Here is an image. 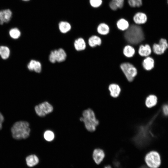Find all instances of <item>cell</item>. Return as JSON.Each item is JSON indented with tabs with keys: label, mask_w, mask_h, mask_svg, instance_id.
Instances as JSON below:
<instances>
[{
	"label": "cell",
	"mask_w": 168,
	"mask_h": 168,
	"mask_svg": "<svg viewBox=\"0 0 168 168\" xmlns=\"http://www.w3.org/2000/svg\"><path fill=\"white\" fill-rule=\"evenodd\" d=\"M128 2L132 7H139L142 5V0H128Z\"/></svg>",
	"instance_id": "28"
},
{
	"label": "cell",
	"mask_w": 168,
	"mask_h": 168,
	"mask_svg": "<svg viewBox=\"0 0 168 168\" xmlns=\"http://www.w3.org/2000/svg\"><path fill=\"white\" fill-rule=\"evenodd\" d=\"M108 90L110 92V96L113 98L118 97L119 96L121 91L119 86L115 83L110 84L108 87Z\"/></svg>",
	"instance_id": "11"
},
{
	"label": "cell",
	"mask_w": 168,
	"mask_h": 168,
	"mask_svg": "<svg viewBox=\"0 0 168 168\" xmlns=\"http://www.w3.org/2000/svg\"><path fill=\"white\" fill-rule=\"evenodd\" d=\"M74 45L75 49L77 51L84 50L86 48V42L82 38H79L76 40Z\"/></svg>",
	"instance_id": "19"
},
{
	"label": "cell",
	"mask_w": 168,
	"mask_h": 168,
	"mask_svg": "<svg viewBox=\"0 0 168 168\" xmlns=\"http://www.w3.org/2000/svg\"><path fill=\"white\" fill-rule=\"evenodd\" d=\"M157 115L154 117L153 119L148 124L145 125L141 126L139 128V130L134 136L133 140L138 146H142L147 143L151 138L153 136L151 131V126Z\"/></svg>",
	"instance_id": "1"
},
{
	"label": "cell",
	"mask_w": 168,
	"mask_h": 168,
	"mask_svg": "<svg viewBox=\"0 0 168 168\" xmlns=\"http://www.w3.org/2000/svg\"><path fill=\"white\" fill-rule=\"evenodd\" d=\"M157 97L154 95H149L145 100V104L147 107L151 108L154 106L157 103Z\"/></svg>",
	"instance_id": "17"
},
{
	"label": "cell",
	"mask_w": 168,
	"mask_h": 168,
	"mask_svg": "<svg viewBox=\"0 0 168 168\" xmlns=\"http://www.w3.org/2000/svg\"><path fill=\"white\" fill-rule=\"evenodd\" d=\"M140 168H150L148 166L147 167L145 166H142Z\"/></svg>",
	"instance_id": "34"
},
{
	"label": "cell",
	"mask_w": 168,
	"mask_h": 168,
	"mask_svg": "<svg viewBox=\"0 0 168 168\" xmlns=\"http://www.w3.org/2000/svg\"><path fill=\"white\" fill-rule=\"evenodd\" d=\"M22 1H29L30 0H22Z\"/></svg>",
	"instance_id": "36"
},
{
	"label": "cell",
	"mask_w": 168,
	"mask_h": 168,
	"mask_svg": "<svg viewBox=\"0 0 168 168\" xmlns=\"http://www.w3.org/2000/svg\"><path fill=\"white\" fill-rule=\"evenodd\" d=\"M91 6L94 7H97L101 5L102 3V0H90Z\"/></svg>",
	"instance_id": "29"
},
{
	"label": "cell",
	"mask_w": 168,
	"mask_h": 168,
	"mask_svg": "<svg viewBox=\"0 0 168 168\" xmlns=\"http://www.w3.org/2000/svg\"><path fill=\"white\" fill-rule=\"evenodd\" d=\"M124 54L126 57H132L135 54V50L134 48L130 45L125 46L123 50Z\"/></svg>",
	"instance_id": "22"
},
{
	"label": "cell",
	"mask_w": 168,
	"mask_h": 168,
	"mask_svg": "<svg viewBox=\"0 0 168 168\" xmlns=\"http://www.w3.org/2000/svg\"><path fill=\"white\" fill-rule=\"evenodd\" d=\"M145 160L147 166L150 168H158L161 164L160 156L155 151L147 153L145 156Z\"/></svg>",
	"instance_id": "5"
},
{
	"label": "cell",
	"mask_w": 168,
	"mask_h": 168,
	"mask_svg": "<svg viewBox=\"0 0 168 168\" xmlns=\"http://www.w3.org/2000/svg\"><path fill=\"white\" fill-rule=\"evenodd\" d=\"M118 28L121 30H127L129 27V24L126 20L122 18L119 20L117 23Z\"/></svg>",
	"instance_id": "24"
},
{
	"label": "cell",
	"mask_w": 168,
	"mask_h": 168,
	"mask_svg": "<svg viewBox=\"0 0 168 168\" xmlns=\"http://www.w3.org/2000/svg\"><path fill=\"white\" fill-rule=\"evenodd\" d=\"M120 67L128 80L129 82H132L137 74L136 68L129 63H122Z\"/></svg>",
	"instance_id": "6"
},
{
	"label": "cell",
	"mask_w": 168,
	"mask_h": 168,
	"mask_svg": "<svg viewBox=\"0 0 168 168\" xmlns=\"http://www.w3.org/2000/svg\"><path fill=\"white\" fill-rule=\"evenodd\" d=\"M9 34L11 37L14 39L18 38L21 34L20 30L16 28L11 29L9 31Z\"/></svg>",
	"instance_id": "26"
},
{
	"label": "cell",
	"mask_w": 168,
	"mask_h": 168,
	"mask_svg": "<svg viewBox=\"0 0 168 168\" xmlns=\"http://www.w3.org/2000/svg\"><path fill=\"white\" fill-rule=\"evenodd\" d=\"M117 3L119 8H121L124 5V0H111Z\"/></svg>",
	"instance_id": "31"
},
{
	"label": "cell",
	"mask_w": 168,
	"mask_h": 168,
	"mask_svg": "<svg viewBox=\"0 0 168 168\" xmlns=\"http://www.w3.org/2000/svg\"><path fill=\"white\" fill-rule=\"evenodd\" d=\"M27 68L30 71H34L37 73H40L42 70L40 63L35 60H31L28 64Z\"/></svg>",
	"instance_id": "13"
},
{
	"label": "cell",
	"mask_w": 168,
	"mask_h": 168,
	"mask_svg": "<svg viewBox=\"0 0 168 168\" xmlns=\"http://www.w3.org/2000/svg\"><path fill=\"white\" fill-rule=\"evenodd\" d=\"M167 3L168 4V0H167Z\"/></svg>",
	"instance_id": "37"
},
{
	"label": "cell",
	"mask_w": 168,
	"mask_h": 168,
	"mask_svg": "<svg viewBox=\"0 0 168 168\" xmlns=\"http://www.w3.org/2000/svg\"><path fill=\"white\" fill-rule=\"evenodd\" d=\"M66 57L67 54L64 50L62 48H59L51 52L49 60L52 63H54L56 62L59 63L64 61Z\"/></svg>",
	"instance_id": "8"
},
{
	"label": "cell",
	"mask_w": 168,
	"mask_h": 168,
	"mask_svg": "<svg viewBox=\"0 0 168 168\" xmlns=\"http://www.w3.org/2000/svg\"><path fill=\"white\" fill-rule=\"evenodd\" d=\"M12 15V12L9 9H6L0 11V25L4 23H8L10 20Z\"/></svg>",
	"instance_id": "10"
},
{
	"label": "cell",
	"mask_w": 168,
	"mask_h": 168,
	"mask_svg": "<svg viewBox=\"0 0 168 168\" xmlns=\"http://www.w3.org/2000/svg\"><path fill=\"white\" fill-rule=\"evenodd\" d=\"M124 35L127 41L133 44H138L144 39V34L142 28L137 25H132L129 26Z\"/></svg>",
	"instance_id": "3"
},
{
	"label": "cell",
	"mask_w": 168,
	"mask_h": 168,
	"mask_svg": "<svg viewBox=\"0 0 168 168\" xmlns=\"http://www.w3.org/2000/svg\"><path fill=\"white\" fill-rule=\"evenodd\" d=\"M27 165L29 167H33L38 164L39 159L35 155L32 154L28 156L26 159Z\"/></svg>",
	"instance_id": "18"
},
{
	"label": "cell",
	"mask_w": 168,
	"mask_h": 168,
	"mask_svg": "<svg viewBox=\"0 0 168 168\" xmlns=\"http://www.w3.org/2000/svg\"><path fill=\"white\" fill-rule=\"evenodd\" d=\"M162 110L164 114L168 116V104L165 105L162 107Z\"/></svg>",
	"instance_id": "32"
},
{
	"label": "cell",
	"mask_w": 168,
	"mask_h": 168,
	"mask_svg": "<svg viewBox=\"0 0 168 168\" xmlns=\"http://www.w3.org/2000/svg\"><path fill=\"white\" fill-rule=\"evenodd\" d=\"M4 116L2 113L0 112V130L2 129V123L4 121Z\"/></svg>",
	"instance_id": "33"
},
{
	"label": "cell",
	"mask_w": 168,
	"mask_h": 168,
	"mask_svg": "<svg viewBox=\"0 0 168 168\" xmlns=\"http://www.w3.org/2000/svg\"><path fill=\"white\" fill-rule=\"evenodd\" d=\"M101 42V40L100 38L95 35L90 37L88 40L89 45L92 47L100 45Z\"/></svg>",
	"instance_id": "20"
},
{
	"label": "cell",
	"mask_w": 168,
	"mask_h": 168,
	"mask_svg": "<svg viewBox=\"0 0 168 168\" xmlns=\"http://www.w3.org/2000/svg\"><path fill=\"white\" fill-rule=\"evenodd\" d=\"M82 115L80 120L83 122L86 129L91 132L95 131L100 124V121L96 118L94 111L88 108L83 111Z\"/></svg>",
	"instance_id": "4"
},
{
	"label": "cell",
	"mask_w": 168,
	"mask_h": 168,
	"mask_svg": "<svg viewBox=\"0 0 168 168\" xmlns=\"http://www.w3.org/2000/svg\"><path fill=\"white\" fill-rule=\"evenodd\" d=\"M104 168H111L110 166H106Z\"/></svg>",
	"instance_id": "35"
},
{
	"label": "cell",
	"mask_w": 168,
	"mask_h": 168,
	"mask_svg": "<svg viewBox=\"0 0 168 168\" xmlns=\"http://www.w3.org/2000/svg\"><path fill=\"white\" fill-rule=\"evenodd\" d=\"M133 20L135 23L137 24H143L147 21V17L144 13L138 12L134 15Z\"/></svg>",
	"instance_id": "14"
},
{
	"label": "cell",
	"mask_w": 168,
	"mask_h": 168,
	"mask_svg": "<svg viewBox=\"0 0 168 168\" xmlns=\"http://www.w3.org/2000/svg\"><path fill=\"white\" fill-rule=\"evenodd\" d=\"M30 132L29 123L24 121L16 122L11 128L12 137L17 140L27 138L30 136Z\"/></svg>",
	"instance_id": "2"
},
{
	"label": "cell",
	"mask_w": 168,
	"mask_h": 168,
	"mask_svg": "<svg viewBox=\"0 0 168 168\" xmlns=\"http://www.w3.org/2000/svg\"><path fill=\"white\" fill-rule=\"evenodd\" d=\"M109 6L110 8L114 11L117 10L119 8L116 2L113 1H112L110 2Z\"/></svg>",
	"instance_id": "30"
},
{
	"label": "cell",
	"mask_w": 168,
	"mask_h": 168,
	"mask_svg": "<svg viewBox=\"0 0 168 168\" xmlns=\"http://www.w3.org/2000/svg\"><path fill=\"white\" fill-rule=\"evenodd\" d=\"M154 59L151 57L148 56L143 61L142 65L145 70L149 71L152 69L154 67Z\"/></svg>",
	"instance_id": "16"
},
{
	"label": "cell",
	"mask_w": 168,
	"mask_h": 168,
	"mask_svg": "<svg viewBox=\"0 0 168 168\" xmlns=\"http://www.w3.org/2000/svg\"><path fill=\"white\" fill-rule=\"evenodd\" d=\"M35 110L38 116L43 117L51 113L53 111V107L48 102L44 101L36 105Z\"/></svg>",
	"instance_id": "7"
},
{
	"label": "cell",
	"mask_w": 168,
	"mask_h": 168,
	"mask_svg": "<svg viewBox=\"0 0 168 168\" xmlns=\"http://www.w3.org/2000/svg\"><path fill=\"white\" fill-rule=\"evenodd\" d=\"M58 28L60 31L63 33L68 32L71 28L70 24L68 22L62 21L58 24Z\"/></svg>",
	"instance_id": "21"
},
{
	"label": "cell",
	"mask_w": 168,
	"mask_h": 168,
	"mask_svg": "<svg viewBox=\"0 0 168 168\" xmlns=\"http://www.w3.org/2000/svg\"><path fill=\"white\" fill-rule=\"evenodd\" d=\"M10 51L9 48L5 46H0V55L4 59H7L9 56Z\"/></svg>",
	"instance_id": "25"
},
{
	"label": "cell",
	"mask_w": 168,
	"mask_h": 168,
	"mask_svg": "<svg viewBox=\"0 0 168 168\" xmlns=\"http://www.w3.org/2000/svg\"><path fill=\"white\" fill-rule=\"evenodd\" d=\"M55 135L54 132L51 130H47L44 134V137L47 141L50 142L52 141L54 138Z\"/></svg>",
	"instance_id": "27"
},
{
	"label": "cell",
	"mask_w": 168,
	"mask_h": 168,
	"mask_svg": "<svg viewBox=\"0 0 168 168\" xmlns=\"http://www.w3.org/2000/svg\"><path fill=\"white\" fill-rule=\"evenodd\" d=\"M168 48L167 40L164 38L161 39L158 44H154L152 50L154 53L157 55L163 54Z\"/></svg>",
	"instance_id": "9"
},
{
	"label": "cell",
	"mask_w": 168,
	"mask_h": 168,
	"mask_svg": "<svg viewBox=\"0 0 168 168\" xmlns=\"http://www.w3.org/2000/svg\"><path fill=\"white\" fill-rule=\"evenodd\" d=\"M138 53L142 57H148L152 53V49L148 44L145 45H141L139 47Z\"/></svg>",
	"instance_id": "15"
},
{
	"label": "cell",
	"mask_w": 168,
	"mask_h": 168,
	"mask_svg": "<svg viewBox=\"0 0 168 168\" xmlns=\"http://www.w3.org/2000/svg\"><path fill=\"white\" fill-rule=\"evenodd\" d=\"M97 31L99 34L101 35H106L109 33L110 28L107 24L104 23H101L98 26Z\"/></svg>",
	"instance_id": "23"
},
{
	"label": "cell",
	"mask_w": 168,
	"mask_h": 168,
	"mask_svg": "<svg viewBox=\"0 0 168 168\" xmlns=\"http://www.w3.org/2000/svg\"><path fill=\"white\" fill-rule=\"evenodd\" d=\"M105 156L104 151L100 148L95 149L93 153V157L96 164H99L102 161Z\"/></svg>",
	"instance_id": "12"
}]
</instances>
